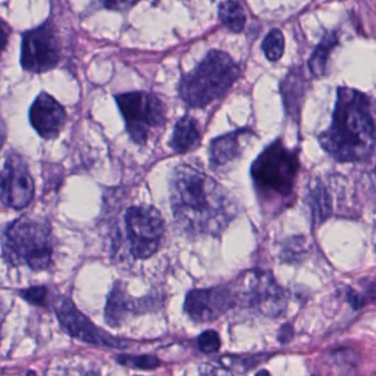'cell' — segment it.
Returning <instances> with one entry per match:
<instances>
[{
  "mask_svg": "<svg viewBox=\"0 0 376 376\" xmlns=\"http://www.w3.org/2000/svg\"><path fill=\"white\" fill-rule=\"evenodd\" d=\"M170 201L179 226L192 236H219L236 216L234 203L223 187L188 165L175 169Z\"/></svg>",
  "mask_w": 376,
  "mask_h": 376,
  "instance_id": "cell-1",
  "label": "cell"
},
{
  "mask_svg": "<svg viewBox=\"0 0 376 376\" xmlns=\"http://www.w3.org/2000/svg\"><path fill=\"white\" fill-rule=\"evenodd\" d=\"M320 145L339 162H358L373 154L375 124L372 101L358 89L339 87L332 123L319 136Z\"/></svg>",
  "mask_w": 376,
  "mask_h": 376,
  "instance_id": "cell-2",
  "label": "cell"
},
{
  "mask_svg": "<svg viewBox=\"0 0 376 376\" xmlns=\"http://www.w3.org/2000/svg\"><path fill=\"white\" fill-rule=\"evenodd\" d=\"M55 238L52 226L41 216H23L5 233L4 258L13 266L26 265L35 272L52 266Z\"/></svg>",
  "mask_w": 376,
  "mask_h": 376,
  "instance_id": "cell-3",
  "label": "cell"
},
{
  "mask_svg": "<svg viewBox=\"0 0 376 376\" xmlns=\"http://www.w3.org/2000/svg\"><path fill=\"white\" fill-rule=\"evenodd\" d=\"M298 155V150L276 140L253 162L250 175L260 202L270 206L289 202L299 171Z\"/></svg>",
  "mask_w": 376,
  "mask_h": 376,
  "instance_id": "cell-4",
  "label": "cell"
},
{
  "mask_svg": "<svg viewBox=\"0 0 376 376\" xmlns=\"http://www.w3.org/2000/svg\"><path fill=\"white\" fill-rule=\"evenodd\" d=\"M240 74V67L228 53L212 50L202 62L179 83V94L192 109H204L224 96Z\"/></svg>",
  "mask_w": 376,
  "mask_h": 376,
  "instance_id": "cell-5",
  "label": "cell"
},
{
  "mask_svg": "<svg viewBox=\"0 0 376 376\" xmlns=\"http://www.w3.org/2000/svg\"><path fill=\"white\" fill-rule=\"evenodd\" d=\"M231 289L236 296V306L262 317L278 318L287 309V292L272 274L264 270H248Z\"/></svg>",
  "mask_w": 376,
  "mask_h": 376,
  "instance_id": "cell-6",
  "label": "cell"
},
{
  "mask_svg": "<svg viewBox=\"0 0 376 376\" xmlns=\"http://www.w3.org/2000/svg\"><path fill=\"white\" fill-rule=\"evenodd\" d=\"M127 133L133 141L146 145L151 133L166 124V107L164 103L147 92L123 93L115 96Z\"/></svg>",
  "mask_w": 376,
  "mask_h": 376,
  "instance_id": "cell-7",
  "label": "cell"
},
{
  "mask_svg": "<svg viewBox=\"0 0 376 376\" xmlns=\"http://www.w3.org/2000/svg\"><path fill=\"white\" fill-rule=\"evenodd\" d=\"M125 224L131 255L137 260L155 255L165 233L160 212L150 206H131L125 214Z\"/></svg>",
  "mask_w": 376,
  "mask_h": 376,
  "instance_id": "cell-8",
  "label": "cell"
},
{
  "mask_svg": "<svg viewBox=\"0 0 376 376\" xmlns=\"http://www.w3.org/2000/svg\"><path fill=\"white\" fill-rule=\"evenodd\" d=\"M35 197V181L25 159L9 151L0 161V203L13 210H23Z\"/></svg>",
  "mask_w": 376,
  "mask_h": 376,
  "instance_id": "cell-9",
  "label": "cell"
},
{
  "mask_svg": "<svg viewBox=\"0 0 376 376\" xmlns=\"http://www.w3.org/2000/svg\"><path fill=\"white\" fill-rule=\"evenodd\" d=\"M61 48L51 26L45 23L23 35L21 67L35 74L49 72L60 62Z\"/></svg>",
  "mask_w": 376,
  "mask_h": 376,
  "instance_id": "cell-10",
  "label": "cell"
},
{
  "mask_svg": "<svg viewBox=\"0 0 376 376\" xmlns=\"http://www.w3.org/2000/svg\"><path fill=\"white\" fill-rule=\"evenodd\" d=\"M236 306V296L231 287L220 286L191 290L187 294L184 311L192 321L206 324L219 319Z\"/></svg>",
  "mask_w": 376,
  "mask_h": 376,
  "instance_id": "cell-11",
  "label": "cell"
},
{
  "mask_svg": "<svg viewBox=\"0 0 376 376\" xmlns=\"http://www.w3.org/2000/svg\"><path fill=\"white\" fill-rule=\"evenodd\" d=\"M55 310L61 327L71 337L97 347H118L116 339L97 328L69 298H61L55 304Z\"/></svg>",
  "mask_w": 376,
  "mask_h": 376,
  "instance_id": "cell-12",
  "label": "cell"
},
{
  "mask_svg": "<svg viewBox=\"0 0 376 376\" xmlns=\"http://www.w3.org/2000/svg\"><path fill=\"white\" fill-rule=\"evenodd\" d=\"M29 118L31 126L40 137L45 140H52L65 128L67 115L65 107L55 97L43 92L38 95L30 107Z\"/></svg>",
  "mask_w": 376,
  "mask_h": 376,
  "instance_id": "cell-13",
  "label": "cell"
},
{
  "mask_svg": "<svg viewBox=\"0 0 376 376\" xmlns=\"http://www.w3.org/2000/svg\"><path fill=\"white\" fill-rule=\"evenodd\" d=\"M136 307L135 299L127 292L125 284L121 282H116L107 298L105 320L111 327H119L124 324L129 314L136 311Z\"/></svg>",
  "mask_w": 376,
  "mask_h": 376,
  "instance_id": "cell-14",
  "label": "cell"
},
{
  "mask_svg": "<svg viewBox=\"0 0 376 376\" xmlns=\"http://www.w3.org/2000/svg\"><path fill=\"white\" fill-rule=\"evenodd\" d=\"M244 129L233 131L213 139L210 146V160L213 167L226 166L240 155V138L248 135Z\"/></svg>",
  "mask_w": 376,
  "mask_h": 376,
  "instance_id": "cell-15",
  "label": "cell"
},
{
  "mask_svg": "<svg viewBox=\"0 0 376 376\" xmlns=\"http://www.w3.org/2000/svg\"><path fill=\"white\" fill-rule=\"evenodd\" d=\"M201 134L198 121L191 116H184L177 121L171 139V148L177 154H186L198 146Z\"/></svg>",
  "mask_w": 376,
  "mask_h": 376,
  "instance_id": "cell-16",
  "label": "cell"
},
{
  "mask_svg": "<svg viewBox=\"0 0 376 376\" xmlns=\"http://www.w3.org/2000/svg\"><path fill=\"white\" fill-rule=\"evenodd\" d=\"M339 43V35L337 31H331L322 38L321 43L314 50V55L309 59L308 67L314 77H322L327 69L328 60L332 50Z\"/></svg>",
  "mask_w": 376,
  "mask_h": 376,
  "instance_id": "cell-17",
  "label": "cell"
},
{
  "mask_svg": "<svg viewBox=\"0 0 376 376\" xmlns=\"http://www.w3.org/2000/svg\"><path fill=\"white\" fill-rule=\"evenodd\" d=\"M219 17L223 25L234 33H242L245 27L246 17L244 9L236 1H224L219 7Z\"/></svg>",
  "mask_w": 376,
  "mask_h": 376,
  "instance_id": "cell-18",
  "label": "cell"
},
{
  "mask_svg": "<svg viewBox=\"0 0 376 376\" xmlns=\"http://www.w3.org/2000/svg\"><path fill=\"white\" fill-rule=\"evenodd\" d=\"M262 50L270 62L282 59L284 51V38L280 29H272L262 40Z\"/></svg>",
  "mask_w": 376,
  "mask_h": 376,
  "instance_id": "cell-19",
  "label": "cell"
},
{
  "mask_svg": "<svg viewBox=\"0 0 376 376\" xmlns=\"http://www.w3.org/2000/svg\"><path fill=\"white\" fill-rule=\"evenodd\" d=\"M117 361L123 365H126L133 369L139 370H153L156 369L160 365V362L156 358L150 357V355H118Z\"/></svg>",
  "mask_w": 376,
  "mask_h": 376,
  "instance_id": "cell-20",
  "label": "cell"
},
{
  "mask_svg": "<svg viewBox=\"0 0 376 376\" xmlns=\"http://www.w3.org/2000/svg\"><path fill=\"white\" fill-rule=\"evenodd\" d=\"M198 345L203 353H216L221 348L220 336L214 330L203 332L199 337Z\"/></svg>",
  "mask_w": 376,
  "mask_h": 376,
  "instance_id": "cell-21",
  "label": "cell"
},
{
  "mask_svg": "<svg viewBox=\"0 0 376 376\" xmlns=\"http://www.w3.org/2000/svg\"><path fill=\"white\" fill-rule=\"evenodd\" d=\"M184 376H233L228 370L224 367H213L211 364L192 365L187 370Z\"/></svg>",
  "mask_w": 376,
  "mask_h": 376,
  "instance_id": "cell-22",
  "label": "cell"
},
{
  "mask_svg": "<svg viewBox=\"0 0 376 376\" xmlns=\"http://www.w3.org/2000/svg\"><path fill=\"white\" fill-rule=\"evenodd\" d=\"M47 288L45 286H35V287L28 288V289L21 290V297L27 300L30 304H35V306H43L45 304V298H47Z\"/></svg>",
  "mask_w": 376,
  "mask_h": 376,
  "instance_id": "cell-23",
  "label": "cell"
},
{
  "mask_svg": "<svg viewBox=\"0 0 376 376\" xmlns=\"http://www.w3.org/2000/svg\"><path fill=\"white\" fill-rule=\"evenodd\" d=\"M10 33H11V29H10L9 26L0 18V55L4 52V50L7 47Z\"/></svg>",
  "mask_w": 376,
  "mask_h": 376,
  "instance_id": "cell-24",
  "label": "cell"
},
{
  "mask_svg": "<svg viewBox=\"0 0 376 376\" xmlns=\"http://www.w3.org/2000/svg\"><path fill=\"white\" fill-rule=\"evenodd\" d=\"M348 298H349L350 304H351L355 309H360V308L363 307L364 304H365V300H364L358 292H355L352 289H350L349 292H348Z\"/></svg>",
  "mask_w": 376,
  "mask_h": 376,
  "instance_id": "cell-25",
  "label": "cell"
},
{
  "mask_svg": "<svg viewBox=\"0 0 376 376\" xmlns=\"http://www.w3.org/2000/svg\"><path fill=\"white\" fill-rule=\"evenodd\" d=\"M292 333H294V332H292V327H289V326H284V327L282 328V330H280V334L278 339H280V342L284 343V342L289 341Z\"/></svg>",
  "mask_w": 376,
  "mask_h": 376,
  "instance_id": "cell-26",
  "label": "cell"
},
{
  "mask_svg": "<svg viewBox=\"0 0 376 376\" xmlns=\"http://www.w3.org/2000/svg\"><path fill=\"white\" fill-rule=\"evenodd\" d=\"M6 140V126L3 119L0 118V150L3 148Z\"/></svg>",
  "mask_w": 376,
  "mask_h": 376,
  "instance_id": "cell-27",
  "label": "cell"
},
{
  "mask_svg": "<svg viewBox=\"0 0 376 376\" xmlns=\"http://www.w3.org/2000/svg\"><path fill=\"white\" fill-rule=\"evenodd\" d=\"M136 3H127V1H125V3H105V7H116V6H121V9H126L127 7H131V6H134Z\"/></svg>",
  "mask_w": 376,
  "mask_h": 376,
  "instance_id": "cell-28",
  "label": "cell"
},
{
  "mask_svg": "<svg viewBox=\"0 0 376 376\" xmlns=\"http://www.w3.org/2000/svg\"><path fill=\"white\" fill-rule=\"evenodd\" d=\"M4 319H5V312L0 304V341H1V329H3Z\"/></svg>",
  "mask_w": 376,
  "mask_h": 376,
  "instance_id": "cell-29",
  "label": "cell"
},
{
  "mask_svg": "<svg viewBox=\"0 0 376 376\" xmlns=\"http://www.w3.org/2000/svg\"><path fill=\"white\" fill-rule=\"evenodd\" d=\"M255 376H272L270 374V372L266 371V370H262V371L258 372Z\"/></svg>",
  "mask_w": 376,
  "mask_h": 376,
  "instance_id": "cell-30",
  "label": "cell"
},
{
  "mask_svg": "<svg viewBox=\"0 0 376 376\" xmlns=\"http://www.w3.org/2000/svg\"><path fill=\"white\" fill-rule=\"evenodd\" d=\"M87 376H99V375H95V374H89V375H87Z\"/></svg>",
  "mask_w": 376,
  "mask_h": 376,
  "instance_id": "cell-31",
  "label": "cell"
}]
</instances>
